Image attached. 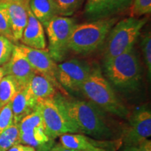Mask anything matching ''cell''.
I'll return each instance as SVG.
<instances>
[{"label": "cell", "instance_id": "obj_32", "mask_svg": "<svg viewBox=\"0 0 151 151\" xmlns=\"http://www.w3.org/2000/svg\"><path fill=\"white\" fill-rule=\"evenodd\" d=\"M26 147H27V146L22 145V143H18V144H16L13 146L7 151H24Z\"/></svg>", "mask_w": 151, "mask_h": 151}, {"label": "cell", "instance_id": "obj_37", "mask_svg": "<svg viewBox=\"0 0 151 151\" xmlns=\"http://www.w3.org/2000/svg\"></svg>", "mask_w": 151, "mask_h": 151}, {"label": "cell", "instance_id": "obj_21", "mask_svg": "<svg viewBox=\"0 0 151 151\" xmlns=\"http://www.w3.org/2000/svg\"><path fill=\"white\" fill-rule=\"evenodd\" d=\"M20 129L18 124L14 123L0 134V151H7L20 143Z\"/></svg>", "mask_w": 151, "mask_h": 151}, {"label": "cell", "instance_id": "obj_16", "mask_svg": "<svg viewBox=\"0 0 151 151\" xmlns=\"http://www.w3.org/2000/svg\"><path fill=\"white\" fill-rule=\"evenodd\" d=\"M27 88L37 102L40 100L54 97L58 93V89L54 85L39 73H36L30 80Z\"/></svg>", "mask_w": 151, "mask_h": 151}, {"label": "cell", "instance_id": "obj_33", "mask_svg": "<svg viewBox=\"0 0 151 151\" xmlns=\"http://www.w3.org/2000/svg\"><path fill=\"white\" fill-rule=\"evenodd\" d=\"M29 1V0H0V2L10 3V2H22V1Z\"/></svg>", "mask_w": 151, "mask_h": 151}, {"label": "cell", "instance_id": "obj_35", "mask_svg": "<svg viewBox=\"0 0 151 151\" xmlns=\"http://www.w3.org/2000/svg\"><path fill=\"white\" fill-rule=\"evenodd\" d=\"M60 151H80V150H74V149H71V148H67L62 146L61 148H60Z\"/></svg>", "mask_w": 151, "mask_h": 151}, {"label": "cell", "instance_id": "obj_7", "mask_svg": "<svg viewBox=\"0 0 151 151\" xmlns=\"http://www.w3.org/2000/svg\"><path fill=\"white\" fill-rule=\"evenodd\" d=\"M37 109L42 117L44 132L50 140L66 134H77L79 131L67 118L54 97L38 101Z\"/></svg>", "mask_w": 151, "mask_h": 151}, {"label": "cell", "instance_id": "obj_23", "mask_svg": "<svg viewBox=\"0 0 151 151\" xmlns=\"http://www.w3.org/2000/svg\"><path fill=\"white\" fill-rule=\"evenodd\" d=\"M60 16H70L77 11L83 0H54Z\"/></svg>", "mask_w": 151, "mask_h": 151}, {"label": "cell", "instance_id": "obj_29", "mask_svg": "<svg viewBox=\"0 0 151 151\" xmlns=\"http://www.w3.org/2000/svg\"><path fill=\"white\" fill-rule=\"evenodd\" d=\"M104 0H88L85 12L88 18L97 20L103 9Z\"/></svg>", "mask_w": 151, "mask_h": 151}, {"label": "cell", "instance_id": "obj_13", "mask_svg": "<svg viewBox=\"0 0 151 151\" xmlns=\"http://www.w3.org/2000/svg\"><path fill=\"white\" fill-rule=\"evenodd\" d=\"M27 23L21 37L22 43L24 46L39 50L46 49V39L44 27L30 10L27 6Z\"/></svg>", "mask_w": 151, "mask_h": 151}, {"label": "cell", "instance_id": "obj_22", "mask_svg": "<svg viewBox=\"0 0 151 151\" xmlns=\"http://www.w3.org/2000/svg\"><path fill=\"white\" fill-rule=\"evenodd\" d=\"M18 127L20 133L31 131L37 128L43 127L42 117L37 106L32 112L24 117L20 120L18 124Z\"/></svg>", "mask_w": 151, "mask_h": 151}, {"label": "cell", "instance_id": "obj_34", "mask_svg": "<svg viewBox=\"0 0 151 151\" xmlns=\"http://www.w3.org/2000/svg\"><path fill=\"white\" fill-rule=\"evenodd\" d=\"M5 71L2 67H0V81L3 78L4 76H5Z\"/></svg>", "mask_w": 151, "mask_h": 151}, {"label": "cell", "instance_id": "obj_20", "mask_svg": "<svg viewBox=\"0 0 151 151\" xmlns=\"http://www.w3.org/2000/svg\"><path fill=\"white\" fill-rule=\"evenodd\" d=\"M133 0H104L103 9L98 19L110 18L131 6Z\"/></svg>", "mask_w": 151, "mask_h": 151}, {"label": "cell", "instance_id": "obj_10", "mask_svg": "<svg viewBox=\"0 0 151 151\" xmlns=\"http://www.w3.org/2000/svg\"><path fill=\"white\" fill-rule=\"evenodd\" d=\"M18 46L36 72L40 73L48 79L62 94H67L66 90L57 80V63L50 55L48 50H39L30 48L23 44Z\"/></svg>", "mask_w": 151, "mask_h": 151}, {"label": "cell", "instance_id": "obj_11", "mask_svg": "<svg viewBox=\"0 0 151 151\" xmlns=\"http://www.w3.org/2000/svg\"><path fill=\"white\" fill-rule=\"evenodd\" d=\"M63 147L80 151H116L122 144L121 139L116 140H96L79 134H66L60 137Z\"/></svg>", "mask_w": 151, "mask_h": 151}, {"label": "cell", "instance_id": "obj_27", "mask_svg": "<svg viewBox=\"0 0 151 151\" xmlns=\"http://www.w3.org/2000/svg\"><path fill=\"white\" fill-rule=\"evenodd\" d=\"M151 12V0H133L131 5L130 17L137 18Z\"/></svg>", "mask_w": 151, "mask_h": 151}, {"label": "cell", "instance_id": "obj_36", "mask_svg": "<svg viewBox=\"0 0 151 151\" xmlns=\"http://www.w3.org/2000/svg\"><path fill=\"white\" fill-rule=\"evenodd\" d=\"M24 151H37V150H36L35 148H33V147L27 146V147H26V148L24 149Z\"/></svg>", "mask_w": 151, "mask_h": 151}, {"label": "cell", "instance_id": "obj_28", "mask_svg": "<svg viewBox=\"0 0 151 151\" xmlns=\"http://www.w3.org/2000/svg\"><path fill=\"white\" fill-rule=\"evenodd\" d=\"M14 124V114L11 102L0 109V134Z\"/></svg>", "mask_w": 151, "mask_h": 151}, {"label": "cell", "instance_id": "obj_12", "mask_svg": "<svg viewBox=\"0 0 151 151\" xmlns=\"http://www.w3.org/2000/svg\"><path fill=\"white\" fill-rule=\"evenodd\" d=\"M2 67L4 69L5 75L12 76L18 83L20 89L27 86L37 73L18 45H15L10 59Z\"/></svg>", "mask_w": 151, "mask_h": 151}, {"label": "cell", "instance_id": "obj_2", "mask_svg": "<svg viewBox=\"0 0 151 151\" xmlns=\"http://www.w3.org/2000/svg\"><path fill=\"white\" fill-rule=\"evenodd\" d=\"M103 67L107 79L118 91L132 93L140 87L142 68L134 48L114 58L104 60Z\"/></svg>", "mask_w": 151, "mask_h": 151}, {"label": "cell", "instance_id": "obj_26", "mask_svg": "<svg viewBox=\"0 0 151 151\" xmlns=\"http://www.w3.org/2000/svg\"><path fill=\"white\" fill-rule=\"evenodd\" d=\"M14 46L12 41L0 35V67H2L10 59Z\"/></svg>", "mask_w": 151, "mask_h": 151}, {"label": "cell", "instance_id": "obj_1", "mask_svg": "<svg viewBox=\"0 0 151 151\" xmlns=\"http://www.w3.org/2000/svg\"><path fill=\"white\" fill-rule=\"evenodd\" d=\"M54 98L79 132L101 140L112 137V129L104 111L91 101L69 99L58 92Z\"/></svg>", "mask_w": 151, "mask_h": 151}, {"label": "cell", "instance_id": "obj_31", "mask_svg": "<svg viewBox=\"0 0 151 151\" xmlns=\"http://www.w3.org/2000/svg\"><path fill=\"white\" fill-rule=\"evenodd\" d=\"M52 143L50 142H49L48 143H47L46 145H45L44 146L41 147V148H39V150L38 151H60V148H61L62 145H56V146H51Z\"/></svg>", "mask_w": 151, "mask_h": 151}, {"label": "cell", "instance_id": "obj_3", "mask_svg": "<svg viewBox=\"0 0 151 151\" xmlns=\"http://www.w3.org/2000/svg\"><path fill=\"white\" fill-rule=\"evenodd\" d=\"M80 92L104 112L122 118L129 116L127 106L115 93L99 67H92L90 76L81 86Z\"/></svg>", "mask_w": 151, "mask_h": 151}, {"label": "cell", "instance_id": "obj_8", "mask_svg": "<svg viewBox=\"0 0 151 151\" xmlns=\"http://www.w3.org/2000/svg\"><path fill=\"white\" fill-rule=\"evenodd\" d=\"M92 70V67L88 62L71 59L57 64L56 78L64 89L78 92Z\"/></svg>", "mask_w": 151, "mask_h": 151}, {"label": "cell", "instance_id": "obj_9", "mask_svg": "<svg viewBox=\"0 0 151 151\" xmlns=\"http://www.w3.org/2000/svg\"><path fill=\"white\" fill-rule=\"evenodd\" d=\"M129 122L122 134L126 147L136 146L151 135V113L148 107H141L129 116Z\"/></svg>", "mask_w": 151, "mask_h": 151}, {"label": "cell", "instance_id": "obj_14", "mask_svg": "<svg viewBox=\"0 0 151 151\" xmlns=\"http://www.w3.org/2000/svg\"><path fill=\"white\" fill-rule=\"evenodd\" d=\"M28 1L5 3L10 20L11 30L14 42L21 39L22 32L27 23Z\"/></svg>", "mask_w": 151, "mask_h": 151}, {"label": "cell", "instance_id": "obj_6", "mask_svg": "<svg viewBox=\"0 0 151 151\" xmlns=\"http://www.w3.org/2000/svg\"><path fill=\"white\" fill-rule=\"evenodd\" d=\"M76 22L73 18L58 16L45 27L48 40V51L55 62H62L69 51V43Z\"/></svg>", "mask_w": 151, "mask_h": 151}, {"label": "cell", "instance_id": "obj_4", "mask_svg": "<svg viewBox=\"0 0 151 151\" xmlns=\"http://www.w3.org/2000/svg\"><path fill=\"white\" fill-rule=\"evenodd\" d=\"M117 20V18L110 17L76 24L69 40V51L81 55H88L95 51L106 40Z\"/></svg>", "mask_w": 151, "mask_h": 151}, {"label": "cell", "instance_id": "obj_5", "mask_svg": "<svg viewBox=\"0 0 151 151\" xmlns=\"http://www.w3.org/2000/svg\"><path fill=\"white\" fill-rule=\"evenodd\" d=\"M148 18L129 17L113 25L106 41L104 60L110 59L133 48Z\"/></svg>", "mask_w": 151, "mask_h": 151}, {"label": "cell", "instance_id": "obj_15", "mask_svg": "<svg viewBox=\"0 0 151 151\" xmlns=\"http://www.w3.org/2000/svg\"><path fill=\"white\" fill-rule=\"evenodd\" d=\"M37 103V100L29 92L27 86L21 88L11 101L14 114V123L18 124L24 117L35 110Z\"/></svg>", "mask_w": 151, "mask_h": 151}, {"label": "cell", "instance_id": "obj_25", "mask_svg": "<svg viewBox=\"0 0 151 151\" xmlns=\"http://www.w3.org/2000/svg\"><path fill=\"white\" fill-rule=\"evenodd\" d=\"M141 48L144 59L145 65L148 71V78L150 79L151 76V35L147 32L143 36L141 41Z\"/></svg>", "mask_w": 151, "mask_h": 151}, {"label": "cell", "instance_id": "obj_19", "mask_svg": "<svg viewBox=\"0 0 151 151\" xmlns=\"http://www.w3.org/2000/svg\"><path fill=\"white\" fill-rule=\"evenodd\" d=\"M20 90V86L12 76L9 75L4 76L0 81V109L11 102Z\"/></svg>", "mask_w": 151, "mask_h": 151}, {"label": "cell", "instance_id": "obj_30", "mask_svg": "<svg viewBox=\"0 0 151 151\" xmlns=\"http://www.w3.org/2000/svg\"><path fill=\"white\" fill-rule=\"evenodd\" d=\"M124 151H151V141L148 139L136 146L126 147Z\"/></svg>", "mask_w": 151, "mask_h": 151}, {"label": "cell", "instance_id": "obj_24", "mask_svg": "<svg viewBox=\"0 0 151 151\" xmlns=\"http://www.w3.org/2000/svg\"><path fill=\"white\" fill-rule=\"evenodd\" d=\"M0 35L7 37L14 43L11 30L9 13L4 2H0Z\"/></svg>", "mask_w": 151, "mask_h": 151}, {"label": "cell", "instance_id": "obj_17", "mask_svg": "<svg viewBox=\"0 0 151 151\" xmlns=\"http://www.w3.org/2000/svg\"><path fill=\"white\" fill-rule=\"evenodd\" d=\"M29 7L43 27L54 17L60 16L54 0H29Z\"/></svg>", "mask_w": 151, "mask_h": 151}, {"label": "cell", "instance_id": "obj_18", "mask_svg": "<svg viewBox=\"0 0 151 151\" xmlns=\"http://www.w3.org/2000/svg\"><path fill=\"white\" fill-rule=\"evenodd\" d=\"M50 141L44 132L43 127L28 131L20 134V143L25 146L40 148Z\"/></svg>", "mask_w": 151, "mask_h": 151}]
</instances>
